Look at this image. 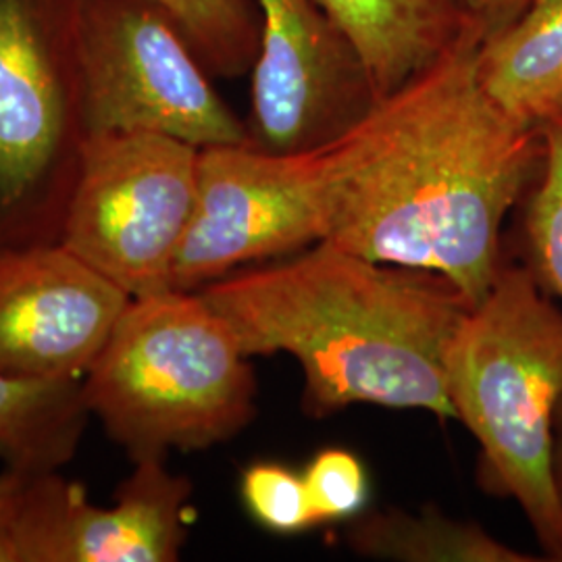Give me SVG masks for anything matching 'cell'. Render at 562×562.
Instances as JSON below:
<instances>
[{"instance_id": "6da1fadb", "label": "cell", "mask_w": 562, "mask_h": 562, "mask_svg": "<svg viewBox=\"0 0 562 562\" xmlns=\"http://www.w3.org/2000/svg\"><path fill=\"white\" fill-rule=\"evenodd\" d=\"M487 34L469 18L427 71L308 153L323 241L436 273L471 304L503 271L504 220L542 157L540 132L506 117L482 88Z\"/></svg>"}, {"instance_id": "7a4b0ae2", "label": "cell", "mask_w": 562, "mask_h": 562, "mask_svg": "<svg viewBox=\"0 0 562 562\" xmlns=\"http://www.w3.org/2000/svg\"><path fill=\"white\" fill-rule=\"evenodd\" d=\"M199 292L248 359L283 352L299 361L304 404L317 417L378 404L457 419L446 350L473 304L436 273L319 240Z\"/></svg>"}, {"instance_id": "3957f363", "label": "cell", "mask_w": 562, "mask_h": 562, "mask_svg": "<svg viewBox=\"0 0 562 562\" xmlns=\"http://www.w3.org/2000/svg\"><path fill=\"white\" fill-rule=\"evenodd\" d=\"M446 385L482 448L487 482L521 506L543 554L562 562V311L529 267H503L469 308L446 350Z\"/></svg>"}, {"instance_id": "277c9868", "label": "cell", "mask_w": 562, "mask_h": 562, "mask_svg": "<svg viewBox=\"0 0 562 562\" xmlns=\"http://www.w3.org/2000/svg\"><path fill=\"white\" fill-rule=\"evenodd\" d=\"M81 398L132 461L196 452L255 419L257 382L240 341L199 290L132 299Z\"/></svg>"}, {"instance_id": "5b68a950", "label": "cell", "mask_w": 562, "mask_h": 562, "mask_svg": "<svg viewBox=\"0 0 562 562\" xmlns=\"http://www.w3.org/2000/svg\"><path fill=\"white\" fill-rule=\"evenodd\" d=\"M76 63L83 134L150 132L196 148L250 142L155 0H80Z\"/></svg>"}, {"instance_id": "8992f818", "label": "cell", "mask_w": 562, "mask_h": 562, "mask_svg": "<svg viewBox=\"0 0 562 562\" xmlns=\"http://www.w3.org/2000/svg\"><path fill=\"white\" fill-rule=\"evenodd\" d=\"M201 148L150 132L83 134L60 244L132 299L171 290Z\"/></svg>"}, {"instance_id": "52a82bcc", "label": "cell", "mask_w": 562, "mask_h": 562, "mask_svg": "<svg viewBox=\"0 0 562 562\" xmlns=\"http://www.w3.org/2000/svg\"><path fill=\"white\" fill-rule=\"evenodd\" d=\"M322 240L306 155H276L252 142L199 155L194 211L171 269V290H201L252 262Z\"/></svg>"}, {"instance_id": "ba28073f", "label": "cell", "mask_w": 562, "mask_h": 562, "mask_svg": "<svg viewBox=\"0 0 562 562\" xmlns=\"http://www.w3.org/2000/svg\"><path fill=\"white\" fill-rule=\"evenodd\" d=\"M257 4L250 142L276 155H306L340 140L382 102L359 50L317 0Z\"/></svg>"}, {"instance_id": "9c48e42d", "label": "cell", "mask_w": 562, "mask_h": 562, "mask_svg": "<svg viewBox=\"0 0 562 562\" xmlns=\"http://www.w3.org/2000/svg\"><path fill=\"white\" fill-rule=\"evenodd\" d=\"M190 496V480L161 457L134 461L111 506H94L83 485L46 471L27 475L9 522L20 562H173Z\"/></svg>"}, {"instance_id": "30bf717a", "label": "cell", "mask_w": 562, "mask_h": 562, "mask_svg": "<svg viewBox=\"0 0 562 562\" xmlns=\"http://www.w3.org/2000/svg\"><path fill=\"white\" fill-rule=\"evenodd\" d=\"M130 301L60 241L0 248V375L81 382Z\"/></svg>"}, {"instance_id": "8fae6325", "label": "cell", "mask_w": 562, "mask_h": 562, "mask_svg": "<svg viewBox=\"0 0 562 562\" xmlns=\"http://www.w3.org/2000/svg\"><path fill=\"white\" fill-rule=\"evenodd\" d=\"M69 101L32 0H0V206L25 201L59 155Z\"/></svg>"}, {"instance_id": "7c38bea8", "label": "cell", "mask_w": 562, "mask_h": 562, "mask_svg": "<svg viewBox=\"0 0 562 562\" xmlns=\"http://www.w3.org/2000/svg\"><path fill=\"white\" fill-rule=\"evenodd\" d=\"M359 50L380 101L427 71L469 18L454 0H317Z\"/></svg>"}, {"instance_id": "4fadbf2b", "label": "cell", "mask_w": 562, "mask_h": 562, "mask_svg": "<svg viewBox=\"0 0 562 562\" xmlns=\"http://www.w3.org/2000/svg\"><path fill=\"white\" fill-rule=\"evenodd\" d=\"M480 81L490 101L522 127L562 115V0H529L492 30L480 48Z\"/></svg>"}, {"instance_id": "5bb4252c", "label": "cell", "mask_w": 562, "mask_h": 562, "mask_svg": "<svg viewBox=\"0 0 562 562\" xmlns=\"http://www.w3.org/2000/svg\"><path fill=\"white\" fill-rule=\"evenodd\" d=\"M90 417L81 382H21L0 375V461L20 473L57 471Z\"/></svg>"}, {"instance_id": "9a60e30c", "label": "cell", "mask_w": 562, "mask_h": 562, "mask_svg": "<svg viewBox=\"0 0 562 562\" xmlns=\"http://www.w3.org/2000/svg\"><path fill=\"white\" fill-rule=\"evenodd\" d=\"M348 546L367 559L398 562H536L496 540L477 522L457 521L438 508L422 513L383 510L355 517Z\"/></svg>"}, {"instance_id": "2e32d148", "label": "cell", "mask_w": 562, "mask_h": 562, "mask_svg": "<svg viewBox=\"0 0 562 562\" xmlns=\"http://www.w3.org/2000/svg\"><path fill=\"white\" fill-rule=\"evenodd\" d=\"M215 74L240 76L259 55L261 20L248 0H155Z\"/></svg>"}, {"instance_id": "e0dca14e", "label": "cell", "mask_w": 562, "mask_h": 562, "mask_svg": "<svg viewBox=\"0 0 562 562\" xmlns=\"http://www.w3.org/2000/svg\"><path fill=\"white\" fill-rule=\"evenodd\" d=\"M542 157L525 211L529 269L550 296L562 301V115L543 123Z\"/></svg>"}, {"instance_id": "ac0fdd59", "label": "cell", "mask_w": 562, "mask_h": 562, "mask_svg": "<svg viewBox=\"0 0 562 562\" xmlns=\"http://www.w3.org/2000/svg\"><path fill=\"white\" fill-rule=\"evenodd\" d=\"M240 498L250 519L271 533L296 536L317 525L304 477L288 464H248L241 471Z\"/></svg>"}, {"instance_id": "d6986e66", "label": "cell", "mask_w": 562, "mask_h": 562, "mask_svg": "<svg viewBox=\"0 0 562 562\" xmlns=\"http://www.w3.org/2000/svg\"><path fill=\"white\" fill-rule=\"evenodd\" d=\"M317 525L352 521L369 501L361 459L346 448H323L302 471Z\"/></svg>"}, {"instance_id": "ffe728a7", "label": "cell", "mask_w": 562, "mask_h": 562, "mask_svg": "<svg viewBox=\"0 0 562 562\" xmlns=\"http://www.w3.org/2000/svg\"><path fill=\"white\" fill-rule=\"evenodd\" d=\"M467 18L482 21L490 32L521 13L529 0H454Z\"/></svg>"}, {"instance_id": "44dd1931", "label": "cell", "mask_w": 562, "mask_h": 562, "mask_svg": "<svg viewBox=\"0 0 562 562\" xmlns=\"http://www.w3.org/2000/svg\"><path fill=\"white\" fill-rule=\"evenodd\" d=\"M27 473L7 469L0 473V519H7L20 503Z\"/></svg>"}, {"instance_id": "7402d4cb", "label": "cell", "mask_w": 562, "mask_h": 562, "mask_svg": "<svg viewBox=\"0 0 562 562\" xmlns=\"http://www.w3.org/2000/svg\"><path fill=\"white\" fill-rule=\"evenodd\" d=\"M0 562H20V548L9 517L0 519Z\"/></svg>"}, {"instance_id": "603a6c76", "label": "cell", "mask_w": 562, "mask_h": 562, "mask_svg": "<svg viewBox=\"0 0 562 562\" xmlns=\"http://www.w3.org/2000/svg\"><path fill=\"white\" fill-rule=\"evenodd\" d=\"M557 477H559L562 494V406L561 413H559V423H557Z\"/></svg>"}]
</instances>
